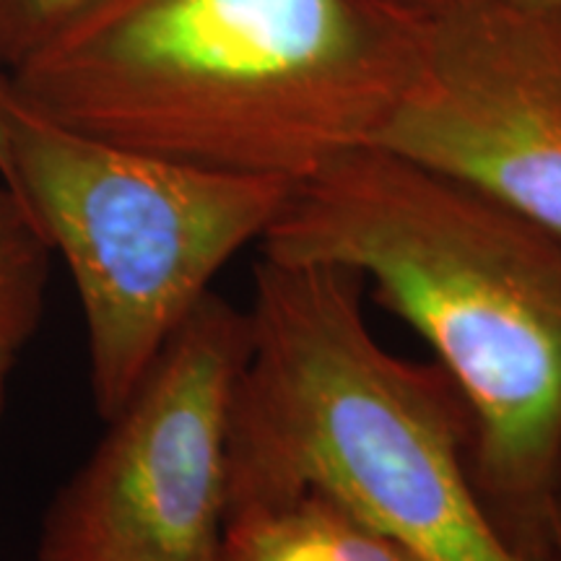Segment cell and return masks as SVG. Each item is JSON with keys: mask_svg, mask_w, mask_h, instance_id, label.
<instances>
[{"mask_svg": "<svg viewBox=\"0 0 561 561\" xmlns=\"http://www.w3.org/2000/svg\"><path fill=\"white\" fill-rule=\"evenodd\" d=\"M557 530H559V553H561V476H559V491H557Z\"/></svg>", "mask_w": 561, "mask_h": 561, "instance_id": "cell-14", "label": "cell"}, {"mask_svg": "<svg viewBox=\"0 0 561 561\" xmlns=\"http://www.w3.org/2000/svg\"><path fill=\"white\" fill-rule=\"evenodd\" d=\"M19 354H13V351H5L0 348V416H3V409H5V390H9V375L13 369V362H16Z\"/></svg>", "mask_w": 561, "mask_h": 561, "instance_id": "cell-11", "label": "cell"}, {"mask_svg": "<svg viewBox=\"0 0 561 561\" xmlns=\"http://www.w3.org/2000/svg\"><path fill=\"white\" fill-rule=\"evenodd\" d=\"M261 244L356 273L430 343L471 411L489 517L520 557L561 561V237L362 146L297 182Z\"/></svg>", "mask_w": 561, "mask_h": 561, "instance_id": "cell-2", "label": "cell"}, {"mask_svg": "<svg viewBox=\"0 0 561 561\" xmlns=\"http://www.w3.org/2000/svg\"><path fill=\"white\" fill-rule=\"evenodd\" d=\"M362 276L261 255L229 419L227 515L320 491L419 561H528L483 507L473 419L437 362L392 354Z\"/></svg>", "mask_w": 561, "mask_h": 561, "instance_id": "cell-3", "label": "cell"}, {"mask_svg": "<svg viewBox=\"0 0 561 561\" xmlns=\"http://www.w3.org/2000/svg\"><path fill=\"white\" fill-rule=\"evenodd\" d=\"M401 3L411 5V9H416V11H430V9H434V5H439L442 0H401Z\"/></svg>", "mask_w": 561, "mask_h": 561, "instance_id": "cell-13", "label": "cell"}, {"mask_svg": "<svg viewBox=\"0 0 561 561\" xmlns=\"http://www.w3.org/2000/svg\"><path fill=\"white\" fill-rule=\"evenodd\" d=\"M512 3L523 5L533 13H541V16L561 21V0H512Z\"/></svg>", "mask_w": 561, "mask_h": 561, "instance_id": "cell-10", "label": "cell"}, {"mask_svg": "<svg viewBox=\"0 0 561 561\" xmlns=\"http://www.w3.org/2000/svg\"><path fill=\"white\" fill-rule=\"evenodd\" d=\"M248 310L210 291L45 512L37 561H219Z\"/></svg>", "mask_w": 561, "mask_h": 561, "instance_id": "cell-5", "label": "cell"}, {"mask_svg": "<svg viewBox=\"0 0 561 561\" xmlns=\"http://www.w3.org/2000/svg\"><path fill=\"white\" fill-rule=\"evenodd\" d=\"M3 182L66 261L102 421L133 396L237 252L261 242L297 182L203 170L70 130L0 81Z\"/></svg>", "mask_w": 561, "mask_h": 561, "instance_id": "cell-4", "label": "cell"}, {"mask_svg": "<svg viewBox=\"0 0 561 561\" xmlns=\"http://www.w3.org/2000/svg\"><path fill=\"white\" fill-rule=\"evenodd\" d=\"M94 0H0V73L39 50Z\"/></svg>", "mask_w": 561, "mask_h": 561, "instance_id": "cell-9", "label": "cell"}, {"mask_svg": "<svg viewBox=\"0 0 561 561\" xmlns=\"http://www.w3.org/2000/svg\"><path fill=\"white\" fill-rule=\"evenodd\" d=\"M50 255L32 210L0 180V348L19 354L37 333Z\"/></svg>", "mask_w": 561, "mask_h": 561, "instance_id": "cell-8", "label": "cell"}, {"mask_svg": "<svg viewBox=\"0 0 561 561\" xmlns=\"http://www.w3.org/2000/svg\"><path fill=\"white\" fill-rule=\"evenodd\" d=\"M219 561H419L385 533L320 491L237 507Z\"/></svg>", "mask_w": 561, "mask_h": 561, "instance_id": "cell-7", "label": "cell"}, {"mask_svg": "<svg viewBox=\"0 0 561 561\" xmlns=\"http://www.w3.org/2000/svg\"><path fill=\"white\" fill-rule=\"evenodd\" d=\"M419 34L401 0H94L0 81L107 144L301 182L371 146Z\"/></svg>", "mask_w": 561, "mask_h": 561, "instance_id": "cell-1", "label": "cell"}, {"mask_svg": "<svg viewBox=\"0 0 561 561\" xmlns=\"http://www.w3.org/2000/svg\"><path fill=\"white\" fill-rule=\"evenodd\" d=\"M371 146L561 237V21L512 0L421 11L416 60Z\"/></svg>", "mask_w": 561, "mask_h": 561, "instance_id": "cell-6", "label": "cell"}, {"mask_svg": "<svg viewBox=\"0 0 561 561\" xmlns=\"http://www.w3.org/2000/svg\"><path fill=\"white\" fill-rule=\"evenodd\" d=\"M5 167H9V151H5V128H3V112H0V180L5 178Z\"/></svg>", "mask_w": 561, "mask_h": 561, "instance_id": "cell-12", "label": "cell"}]
</instances>
